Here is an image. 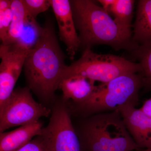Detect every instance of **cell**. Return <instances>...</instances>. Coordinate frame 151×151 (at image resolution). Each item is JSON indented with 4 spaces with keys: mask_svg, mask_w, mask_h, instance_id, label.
I'll use <instances>...</instances> for the list:
<instances>
[{
    "mask_svg": "<svg viewBox=\"0 0 151 151\" xmlns=\"http://www.w3.org/2000/svg\"><path fill=\"white\" fill-rule=\"evenodd\" d=\"M65 56L60 46L51 22L43 27L39 38L30 50L24 69L28 87L44 103L55 100L63 70Z\"/></svg>",
    "mask_w": 151,
    "mask_h": 151,
    "instance_id": "6da1fadb",
    "label": "cell"
},
{
    "mask_svg": "<svg viewBox=\"0 0 151 151\" xmlns=\"http://www.w3.org/2000/svg\"><path fill=\"white\" fill-rule=\"evenodd\" d=\"M70 1L81 47L105 45L132 52L139 46L133 40L131 29L118 24L102 7L89 0Z\"/></svg>",
    "mask_w": 151,
    "mask_h": 151,
    "instance_id": "7a4b0ae2",
    "label": "cell"
},
{
    "mask_svg": "<svg viewBox=\"0 0 151 151\" xmlns=\"http://www.w3.org/2000/svg\"><path fill=\"white\" fill-rule=\"evenodd\" d=\"M82 151H132L140 148L119 111L98 113L84 120L78 132Z\"/></svg>",
    "mask_w": 151,
    "mask_h": 151,
    "instance_id": "3957f363",
    "label": "cell"
},
{
    "mask_svg": "<svg viewBox=\"0 0 151 151\" xmlns=\"http://www.w3.org/2000/svg\"><path fill=\"white\" fill-rule=\"evenodd\" d=\"M143 86L142 77L137 73H129L97 86L90 98L76 105L83 114H91L104 111H119L125 105H136L139 92Z\"/></svg>",
    "mask_w": 151,
    "mask_h": 151,
    "instance_id": "277c9868",
    "label": "cell"
},
{
    "mask_svg": "<svg viewBox=\"0 0 151 151\" xmlns=\"http://www.w3.org/2000/svg\"><path fill=\"white\" fill-rule=\"evenodd\" d=\"M141 70L138 63L114 55L98 54L92 51L91 47H86L79 59L66 65L61 81L71 76H81L105 84L120 76L139 73Z\"/></svg>",
    "mask_w": 151,
    "mask_h": 151,
    "instance_id": "5b68a950",
    "label": "cell"
},
{
    "mask_svg": "<svg viewBox=\"0 0 151 151\" xmlns=\"http://www.w3.org/2000/svg\"><path fill=\"white\" fill-rule=\"evenodd\" d=\"M52 110L37 102L28 86L17 88L0 111V133L8 129L22 126L47 117Z\"/></svg>",
    "mask_w": 151,
    "mask_h": 151,
    "instance_id": "8992f818",
    "label": "cell"
},
{
    "mask_svg": "<svg viewBox=\"0 0 151 151\" xmlns=\"http://www.w3.org/2000/svg\"><path fill=\"white\" fill-rule=\"evenodd\" d=\"M64 103L63 100L54 105L48 124L38 137L47 151H82L69 109Z\"/></svg>",
    "mask_w": 151,
    "mask_h": 151,
    "instance_id": "52a82bcc",
    "label": "cell"
},
{
    "mask_svg": "<svg viewBox=\"0 0 151 151\" xmlns=\"http://www.w3.org/2000/svg\"><path fill=\"white\" fill-rule=\"evenodd\" d=\"M30 50L17 44L0 46V111L14 89Z\"/></svg>",
    "mask_w": 151,
    "mask_h": 151,
    "instance_id": "ba28073f",
    "label": "cell"
},
{
    "mask_svg": "<svg viewBox=\"0 0 151 151\" xmlns=\"http://www.w3.org/2000/svg\"><path fill=\"white\" fill-rule=\"evenodd\" d=\"M50 1L58 25L60 39L65 44L70 59L73 60L81 47V42L76 32L70 1Z\"/></svg>",
    "mask_w": 151,
    "mask_h": 151,
    "instance_id": "9c48e42d",
    "label": "cell"
},
{
    "mask_svg": "<svg viewBox=\"0 0 151 151\" xmlns=\"http://www.w3.org/2000/svg\"><path fill=\"white\" fill-rule=\"evenodd\" d=\"M135 106L125 105L119 112L127 130L139 148H151V117Z\"/></svg>",
    "mask_w": 151,
    "mask_h": 151,
    "instance_id": "30bf717a",
    "label": "cell"
},
{
    "mask_svg": "<svg viewBox=\"0 0 151 151\" xmlns=\"http://www.w3.org/2000/svg\"><path fill=\"white\" fill-rule=\"evenodd\" d=\"M43 128V123L39 120L11 132L0 133V151L19 150L40 134Z\"/></svg>",
    "mask_w": 151,
    "mask_h": 151,
    "instance_id": "8fae6325",
    "label": "cell"
},
{
    "mask_svg": "<svg viewBox=\"0 0 151 151\" xmlns=\"http://www.w3.org/2000/svg\"><path fill=\"white\" fill-rule=\"evenodd\" d=\"M94 82L82 76H71L62 79L58 89L62 91L63 100H71L78 105L87 101L96 90Z\"/></svg>",
    "mask_w": 151,
    "mask_h": 151,
    "instance_id": "7c38bea8",
    "label": "cell"
},
{
    "mask_svg": "<svg viewBox=\"0 0 151 151\" xmlns=\"http://www.w3.org/2000/svg\"><path fill=\"white\" fill-rule=\"evenodd\" d=\"M132 38L139 45L151 42V0L138 1Z\"/></svg>",
    "mask_w": 151,
    "mask_h": 151,
    "instance_id": "4fadbf2b",
    "label": "cell"
},
{
    "mask_svg": "<svg viewBox=\"0 0 151 151\" xmlns=\"http://www.w3.org/2000/svg\"><path fill=\"white\" fill-rule=\"evenodd\" d=\"M12 22L7 38L2 44L11 45L17 43L21 36L25 24L29 14L22 0H12Z\"/></svg>",
    "mask_w": 151,
    "mask_h": 151,
    "instance_id": "5bb4252c",
    "label": "cell"
},
{
    "mask_svg": "<svg viewBox=\"0 0 151 151\" xmlns=\"http://www.w3.org/2000/svg\"><path fill=\"white\" fill-rule=\"evenodd\" d=\"M134 3V0H112L107 12L113 15L118 24L131 29Z\"/></svg>",
    "mask_w": 151,
    "mask_h": 151,
    "instance_id": "9a60e30c",
    "label": "cell"
},
{
    "mask_svg": "<svg viewBox=\"0 0 151 151\" xmlns=\"http://www.w3.org/2000/svg\"><path fill=\"white\" fill-rule=\"evenodd\" d=\"M132 52L141 67L143 86L151 89V42L139 45Z\"/></svg>",
    "mask_w": 151,
    "mask_h": 151,
    "instance_id": "2e32d148",
    "label": "cell"
},
{
    "mask_svg": "<svg viewBox=\"0 0 151 151\" xmlns=\"http://www.w3.org/2000/svg\"><path fill=\"white\" fill-rule=\"evenodd\" d=\"M42 29L43 27L39 24L36 19L29 14L25 24L21 36L17 43L15 44L24 48L32 49L39 38Z\"/></svg>",
    "mask_w": 151,
    "mask_h": 151,
    "instance_id": "e0dca14e",
    "label": "cell"
},
{
    "mask_svg": "<svg viewBox=\"0 0 151 151\" xmlns=\"http://www.w3.org/2000/svg\"><path fill=\"white\" fill-rule=\"evenodd\" d=\"M12 0H0V38L5 42L12 22Z\"/></svg>",
    "mask_w": 151,
    "mask_h": 151,
    "instance_id": "ac0fdd59",
    "label": "cell"
},
{
    "mask_svg": "<svg viewBox=\"0 0 151 151\" xmlns=\"http://www.w3.org/2000/svg\"><path fill=\"white\" fill-rule=\"evenodd\" d=\"M22 1L29 14L35 19L51 7L50 0H22Z\"/></svg>",
    "mask_w": 151,
    "mask_h": 151,
    "instance_id": "d6986e66",
    "label": "cell"
},
{
    "mask_svg": "<svg viewBox=\"0 0 151 151\" xmlns=\"http://www.w3.org/2000/svg\"><path fill=\"white\" fill-rule=\"evenodd\" d=\"M15 151H47L39 137H36L32 140L22 148Z\"/></svg>",
    "mask_w": 151,
    "mask_h": 151,
    "instance_id": "ffe728a7",
    "label": "cell"
},
{
    "mask_svg": "<svg viewBox=\"0 0 151 151\" xmlns=\"http://www.w3.org/2000/svg\"><path fill=\"white\" fill-rule=\"evenodd\" d=\"M140 109L143 113L151 117V97L144 102Z\"/></svg>",
    "mask_w": 151,
    "mask_h": 151,
    "instance_id": "44dd1931",
    "label": "cell"
},
{
    "mask_svg": "<svg viewBox=\"0 0 151 151\" xmlns=\"http://www.w3.org/2000/svg\"><path fill=\"white\" fill-rule=\"evenodd\" d=\"M138 151H151V148H147L145 150H139Z\"/></svg>",
    "mask_w": 151,
    "mask_h": 151,
    "instance_id": "7402d4cb",
    "label": "cell"
}]
</instances>
